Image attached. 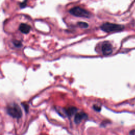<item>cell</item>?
Listing matches in <instances>:
<instances>
[{"label": "cell", "instance_id": "6", "mask_svg": "<svg viewBox=\"0 0 135 135\" xmlns=\"http://www.w3.org/2000/svg\"><path fill=\"white\" fill-rule=\"evenodd\" d=\"M31 26L25 23H22L19 26V30L24 34H27L31 30Z\"/></svg>", "mask_w": 135, "mask_h": 135}, {"label": "cell", "instance_id": "3", "mask_svg": "<svg viewBox=\"0 0 135 135\" xmlns=\"http://www.w3.org/2000/svg\"><path fill=\"white\" fill-rule=\"evenodd\" d=\"M7 113L14 118H20L22 115V112L20 107L16 104L9 106L7 109Z\"/></svg>", "mask_w": 135, "mask_h": 135}, {"label": "cell", "instance_id": "8", "mask_svg": "<svg viewBox=\"0 0 135 135\" xmlns=\"http://www.w3.org/2000/svg\"><path fill=\"white\" fill-rule=\"evenodd\" d=\"M78 25L81 28H87L88 27V24L85 23V22H78Z\"/></svg>", "mask_w": 135, "mask_h": 135}, {"label": "cell", "instance_id": "9", "mask_svg": "<svg viewBox=\"0 0 135 135\" xmlns=\"http://www.w3.org/2000/svg\"><path fill=\"white\" fill-rule=\"evenodd\" d=\"M13 44L14 45L16 46V47H20L22 46V43L20 42V41H13Z\"/></svg>", "mask_w": 135, "mask_h": 135}, {"label": "cell", "instance_id": "5", "mask_svg": "<svg viewBox=\"0 0 135 135\" xmlns=\"http://www.w3.org/2000/svg\"><path fill=\"white\" fill-rule=\"evenodd\" d=\"M87 117V114L83 112L77 113L74 117V122L75 123L79 124L83 119L86 118Z\"/></svg>", "mask_w": 135, "mask_h": 135}, {"label": "cell", "instance_id": "2", "mask_svg": "<svg viewBox=\"0 0 135 135\" xmlns=\"http://www.w3.org/2000/svg\"><path fill=\"white\" fill-rule=\"evenodd\" d=\"M101 29L105 32H111L122 31L124 26L121 25L110 23H105L101 26Z\"/></svg>", "mask_w": 135, "mask_h": 135}, {"label": "cell", "instance_id": "4", "mask_svg": "<svg viewBox=\"0 0 135 135\" xmlns=\"http://www.w3.org/2000/svg\"><path fill=\"white\" fill-rule=\"evenodd\" d=\"M101 50L103 55H109L112 52V46L109 42H104L102 45Z\"/></svg>", "mask_w": 135, "mask_h": 135}, {"label": "cell", "instance_id": "11", "mask_svg": "<svg viewBox=\"0 0 135 135\" xmlns=\"http://www.w3.org/2000/svg\"><path fill=\"white\" fill-rule=\"evenodd\" d=\"M26 1H25L23 3H21V7H22V8H23V7H24L25 6H26Z\"/></svg>", "mask_w": 135, "mask_h": 135}, {"label": "cell", "instance_id": "12", "mask_svg": "<svg viewBox=\"0 0 135 135\" xmlns=\"http://www.w3.org/2000/svg\"><path fill=\"white\" fill-rule=\"evenodd\" d=\"M129 135H135V130L131 131L129 133Z\"/></svg>", "mask_w": 135, "mask_h": 135}, {"label": "cell", "instance_id": "7", "mask_svg": "<svg viewBox=\"0 0 135 135\" xmlns=\"http://www.w3.org/2000/svg\"><path fill=\"white\" fill-rule=\"evenodd\" d=\"M64 110H65V112L66 113V114L68 116L71 117L76 112L77 109L75 107H68V108L65 109Z\"/></svg>", "mask_w": 135, "mask_h": 135}, {"label": "cell", "instance_id": "10", "mask_svg": "<svg viewBox=\"0 0 135 135\" xmlns=\"http://www.w3.org/2000/svg\"><path fill=\"white\" fill-rule=\"evenodd\" d=\"M93 108L94 109V110H95L96 111H98V112H99L101 110V108L99 106H98V105H95V104L93 105Z\"/></svg>", "mask_w": 135, "mask_h": 135}, {"label": "cell", "instance_id": "1", "mask_svg": "<svg viewBox=\"0 0 135 135\" xmlns=\"http://www.w3.org/2000/svg\"><path fill=\"white\" fill-rule=\"evenodd\" d=\"M69 12L73 15L77 17L89 18L91 16V14L85 9H83L80 7L76 6L72 8Z\"/></svg>", "mask_w": 135, "mask_h": 135}]
</instances>
